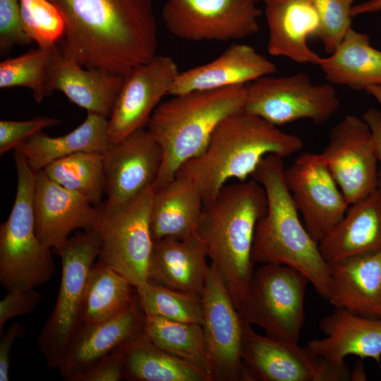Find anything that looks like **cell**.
<instances>
[{
    "mask_svg": "<svg viewBox=\"0 0 381 381\" xmlns=\"http://www.w3.org/2000/svg\"><path fill=\"white\" fill-rule=\"evenodd\" d=\"M123 379V358L118 351L114 350L73 381H119Z\"/></svg>",
    "mask_w": 381,
    "mask_h": 381,
    "instance_id": "cell-41",
    "label": "cell"
},
{
    "mask_svg": "<svg viewBox=\"0 0 381 381\" xmlns=\"http://www.w3.org/2000/svg\"><path fill=\"white\" fill-rule=\"evenodd\" d=\"M381 11V0H368L361 4H353L351 16H357Z\"/></svg>",
    "mask_w": 381,
    "mask_h": 381,
    "instance_id": "cell-44",
    "label": "cell"
},
{
    "mask_svg": "<svg viewBox=\"0 0 381 381\" xmlns=\"http://www.w3.org/2000/svg\"><path fill=\"white\" fill-rule=\"evenodd\" d=\"M25 333L24 327L18 322L11 324L6 332L1 334L0 381L9 380L10 352L14 341Z\"/></svg>",
    "mask_w": 381,
    "mask_h": 381,
    "instance_id": "cell-42",
    "label": "cell"
},
{
    "mask_svg": "<svg viewBox=\"0 0 381 381\" xmlns=\"http://www.w3.org/2000/svg\"><path fill=\"white\" fill-rule=\"evenodd\" d=\"M355 1V0H354Z\"/></svg>",
    "mask_w": 381,
    "mask_h": 381,
    "instance_id": "cell-48",
    "label": "cell"
},
{
    "mask_svg": "<svg viewBox=\"0 0 381 381\" xmlns=\"http://www.w3.org/2000/svg\"><path fill=\"white\" fill-rule=\"evenodd\" d=\"M284 174L304 226L319 243L343 217L349 205L320 153L303 152L284 169Z\"/></svg>",
    "mask_w": 381,
    "mask_h": 381,
    "instance_id": "cell-15",
    "label": "cell"
},
{
    "mask_svg": "<svg viewBox=\"0 0 381 381\" xmlns=\"http://www.w3.org/2000/svg\"><path fill=\"white\" fill-rule=\"evenodd\" d=\"M267 207L265 190L253 178L224 186L203 204L196 235L238 312L255 271L252 248L256 224Z\"/></svg>",
    "mask_w": 381,
    "mask_h": 381,
    "instance_id": "cell-2",
    "label": "cell"
},
{
    "mask_svg": "<svg viewBox=\"0 0 381 381\" xmlns=\"http://www.w3.org/2000/svg\"><path fill=\"white\" fill-rule=\"evenodd\" d=\"M109 204L126 202L153 187L162 163L161 148L147 128L111 143L103 154Z\"/></svg>",
    "mask_w": 381,
    "mask_h": 381,
    "instance_id": "cell-17",
    "label": "cell"
},
{
    "mask_svg": "<svg viewBox=\"0 0 381 381\" xmlns=\"http://www.w3.org/2000/svg\"><path fill=\"white\" fill-rule=\"evenodd\" d=\"M180 71L169 56L156 54L135 67L125 76L108 119L111 143H117L140 129L145 128L162 99L169 95Z\"/></svg>",
    "mask_w": 381,
    "mask_h": 381,
    "instance_id": "cell-16",
    "label": "cell"
},
{
    "mask_svg": "<svg viewBox=\"0 0 381 381\" xmlns=\"http://www.w3.org/2000/svg\"><path fill=\"white\" fill-rule=\"evenodd\" d=\"M380 186V187H381V185H380V186Z\"/></svg>",
    "mask_w": 381,
    "mask_h": 381,
    "instance_id": "cell-47",
    "label": "cell"
},
{
    "mask_svg": "<svg viewBox=\"0 0 381 381\" xmlns=\"http://www.w3.org/2000/svg\"><path fill=\"white\" fill-rule=\"evenodd\" d=\"M110 144L108 119L87 112L84 121L68 133L51 137L42 131L20 143L14 150L20 152L37 172L75 153L104 154Z\"/></svg>",
    "mask_w": 381,
    "mask_h": 381,
    "instance_id": "cell-28",
    "label": "cell"
},
{
    "mask_svg": "<svg viewBox=\"0 0 381 381\" xmlns=\"http://www.w3.org/2000/svg\"><path fill=\"white\" fill-rule=\"evenodd\" d=\"M54 47L32 49L18 56L2 61L0 88L26 87L32 91L37 102H42L49 97L47 87Z\"/></svg>",
    "mask_w": 381,
    "mask_h": 381,
    "instance_id": "cell-35",
    "label": "cell"
},
{
    "mask_svg": "<svg viewBox=\"0 0 381 381\" xmlns=\"http://www.w3.org/2000/svg\"><path fill=\"white\" fill-rule=\"evenodd\" d=\"M276 72V65L254 47L236 43L214 60L180 71L169 95L246 85V83Z\"/></svg>",
    "mask_w": 381,
    "mask_h": 381,
    "instance_id": "cell-22",
    "label": "cell"
},
{
    "mask_svg": "<svg viewBox=\"0 0 381 381\" xmlns=\"http://www.w3.org/2000/svg\"><path fill=\"white\" fill-rule=\"evenodd\" d=\"M116 350L123 356L127 380L212 381L201 368L155 345L144 332Z\"/></svg>",
    "mask_w": 381,
    "mask_h": 381,
    "instance_id": "cell-30",
    "label": "cell"
},
{
    "mask_svg": "<svg viewBox=\"0 0 381 381\" xmlns=\"http://www.w3.org/2000/svg\"><path fill=\"white\" fill-rule=\"evenodd\" d=\"M318 247L329 265L381 250V187L350 204Z\"/></svg>",
    "mask_w": 381,
    "mask_h": 381,
    "instance_id": "cell-24",
    "label": "cell"
},
{
    "mask_svg": "<svg viewBox=\"0 0 381 381\" xmlns=\"http://www.w3.org/2000/svg\"><path fill=\"white\" fill-rule=\"evenodd\" d=\"M139 305L145 315L202 325L200 297L147 280L135 286Z\"/></svg>",
    "mask_w": 381,
    "mask_h": 381,
    "instance_id": "cell-34",
    "label": "cell"
},
{
    "mask_svg": "<svg viewBox=\"0 0 381 381\" xmlns=\"http://www.w3.org/2000/svg\"><path fill=\"white\" fill-rule=\"evenodd\" d=\"M36 234L47 248L63 245L74 231L93 229L97 209L78 193L36 172L33 198Z\"/></svg>",
    "mask_w": 381,
    "mask_h": 381,
    "instance_id": "cell-19",
    "label": "cell"
},
{
    "mask_svg": "<svg viewBox=\"0 0 381 381\" xmlns=\"http://www.w3.org/2000/svg\"><path fill=\"white\" fill-rule=\"evenodd\" d=\"M365 91L375 98L381 109V87H372L366 89Z\"/></svg>",
    "mask_w": 381,
    "mask_h": 381,
    "instance_id": "cell-45",
    "label": "cell"
},
{
    "mask_svg": "<svg viewBox=\"0 0 381 381\" xmlns=\"http://www.w3.org/2000/svg\"><path fill=\"white\" fill-rule=\"evenodd\" d=\"M203 204L193 183L179 174L154 189L150 212L153 241L165 237L184 239L195 235Z\"/></svg>",
    "mask_w": 381,
    "mask_h": 381,
    "instance_id": "cell-27",
    "label": "cell"
},
{
    "mask_svg": "<svg viewBox=\"0 0 381 381\" xmlns=\"http://www.w3.org/2000/svg\"><path fill=\"white\" fill-rule=\"evenodd\" d=\"M321 22L318 37L330 54L351 28V7L354 0H310Z\"/></svg>",
    "mask_w": 381,
    "mask_h": 381,
    "instance_id": "cell-37",
    "label": "cell"
},
{
    "mask_svg": "<svg viewBox=\"0 0 381 381\" xmlns=\"http://www.w3.org/2000/svg\"><path fill=\"white\" fill-rule=\"evenodd\" d=\"M137 299L135 286L122 274L97 261L90 269L80 325L101 322L127 309Z\"/></svg>",
    "mask_w": 381,
    "mask_h": 381,
    "instance_id": "cell-31",
    "label": "cell"
},
{
    "mask_svg": "<svg viewBox=\"0 0 381 381\" xmlns=\"http://www.w3.org/2000/svg\"><path fill=\"white\" fill-rule=\"evenodd\" d=\"M268 28L267 51L300 64L318 66L321 57L308 44L318 37L319 15L310 0H264Z\"/></svg>",
    "mask_w": 381,
    "mask_h": 381,
    "instance_id": "cell-23",
    "label": "cell"
},
{
    "mask_svg": "<svg viewBox=\"0 0 381 381\" xmlns=\"http://www.w3.org/2000/svg\"><path fill=\"white\" fill-rule=\"evenodd\" d=\"M241 356L246 381H345L349 369H340L307 346L258 334L243 320Z\"/></svg>",
    "mask_w": 381,
    "mask_h": 381,
    "instance_id": "cell-11",
    "label": "cell"
},
{
    "mask_svg": "<svg viewBox=\"0 0 381 381\" xmlns=\"http://www.w3.org/2000/svg\"><path fill=\"white\" fill-rule=\"evenodd\" d=\"M150 187L121 204L102 202L97 207L93 229L100 238L98 261L125 277L135 287L148 280L153 239L150 212Z\"/></svg>",
    "mask_w": 381,
    "mask_h": 381,
    "instance_id": "cell-8",
    "label": "cell"
},
{
    "mask_svg": "<svg viewBox=\"0 0 381 381\" xmlns=\"http://www.w3.org/2000/svg\"><path fill=\"white\" fill-rule=\"evenodd\" d=\"M0 301V332H4L6 322L13 318L31 313L39 305L40 294L35 288L13 289Z\"/></svg>",
    "mask_w": 381,
    "mask_h": 381,
    "instance_id": "cell-40",
    "label": "cell"
},
{
    "mask_svg": "<svg viewBox=\"0 0 381 381\" xmlns=\"http://www.w3.org/2000/svg\"><path fill=\"white\" fill-rule=\"evenodd\" d=\"M328 301L354 314L381 318V250L330 264Z\"/></svg>",
    "mask_w": 381,
    "mask_h": 381,
    "instance_id": "cell-26",
    "label": "cell"
},
{
    "mask_svg": "<svg viewBox=\"0 0 381 381\" xmlns=\"http://www.w3.org/2000/svg\"><path fill=\"white\" fill-rule=\"evenodd\" d=\"M125 76L96 68H86L53 49L47 80L49 96L59 91L73 103L105 118L111 114Z\"/></svg>",
    "mask_w": 381,
    "mask_h": 381,
    "instance_id": "cell-20",
    "label": "cell"
},
{
    "mask_svg": "<svg viewBox=\"0 0 381 381\" xmlns=\"http://www.w3.org/2000/svg\"><path fill=\"white\" fill-rule=\"evenodd\" d=\"M320 154L349 205L379 187L373 135L363 118L344 116L331 130Z\"/></svg>",
    "mask_w": 381,
    "mask_h": 381,
    "instance_id": "cell-14",
    "label": "cell"
},
{
    "mask_svg": "<svg viewBox=\"0 0 381 381\" xmlns=\"http://www.w3.org/2000/svg\"><path fill=\"white\" fill-rule=\"evenodd\" d=\"M21 23L28 37L37 47L51 49L61 42L65 22L49 0H19Z\"/></svg>",
    "mask_w": 381,
    "mask_h": 381,
    "instance_id": "cell-36",
    "label": "cell"
},
{
    "mask_svg": "<svg viewBox=\"0 0 381 381\" xmlns=\"http://www.w3.org/2000/svg\"><path fill=\"white\" fill-rule=\"evenodd\" d=\"M17 189L7 219L0 225V282L7 291L36 288L49 282L56 269L51 248L35 231L33 207L36 172L13 152Z\"/></svg>",
    "mask_w": 381,
    "mask_h": 381,
    "instance_id": "cell-6",
    "label": "cell"
},
{
    "mask_svg": "<svg viewBox=\"0 0 381 381\" xmlns=\"http://www.w3.org/2000/svg\"><path fill=\"white\" fill-rule=\"evenodd\" d=\"M32 42L23 28L19 0H0V54Z\"/></svg>",
    "mask_w": 381,
    "mask_h": 381,
    "instance_id": "cell-38",
    "label": "cell"
},
{
    "mask_svg": "<svg viewBox=\"0 0 381 381\" xmlns=\"http://www.w3.org/2000/svg\"><path fill=\"white\" fill-rule=\"evenodd\" d=\"M99 250L100 238L93 229L75 231L63 245L53 249L61 260L59 291L37 339L49 368H59L69 341L80 325L87 280Z\"/></svg>",
    "mask_w": 381,
    "mask_h": 381,
    "instance_id": "cell-7",
    "label": "cell"
},
{
    "mask_svg": "<svg viewBox=\"0 0 381 381\" xmlns=\"http://www.w3.org/2000/svg\"><path fill=\"white\" fill-rule=\"evenodd\" d=\"M318 66L331 84L353 90L381 87V51L370 45L368 35L352 27Z\"/></svg>",
    "mask_w": 381,
    "mask_h": 381,
    "instance_id": "cell-29",
    "label": "cell"
},
{
    "mask_svg": "<svg viewBox=\"0 0 381 381\" xmlns=\"http://www.w3.org/2000/svg\"><path fill=\"white\" fill-rule=\"evenodd\" d=\"M319 327L326 337L308 341L306 345L315 354L340 369H349L344 359L350 355L373 358L381 368V318L335 308L320 320Z\"/></svg>",
    "mask_w": 381,
    "mask_h": 381,
    "instance_id": "cell-21",
    "label": "cell"
},
{
    "mask_svg": "<svg viewBox=\"0 0 381 381\" xmlns=\"http://www.w3.org/2000/svg\"><path fill=\"white\" fill-rule=\"evenodd\" d=\"M340 105L329 83L313 84L309 75H267L246 85L244 110L279 126L300 119L327 122Z\"/></svg>",
    "mask_w": 381,
    "mask_h": 381,
    "instance_id": "cell-10",
    "label": "cell"
},
{
    "mask_svg": "<svg viewBox=\"0 0 381 381\" xmlns=\"http://www.w3.org/2000/svg\"><path fill=\"white\" fill-rule=\"evenodd\" d=\"M201 299L202 326L214 381H246L241 356L243 320L211 262Z\"/></svg>",
    "mask_w": 381,
    "mask_h": 381,
    "instance_id": "cell-13",
    "label": "cell"
},
{
    "mask_svg": "<svg viewBox=\"0 0 381 381\" xmlns=\"http://www.w3.org/2000/svg\"><path fill=\"white\" fill-rule=\"evenodd\" d=\"M308 277L282 264L266 263L255 270L241 318L265 334L298 344L304 323V301Z\"/></svg>",
    "mask_w": 381,
    "mask_h": 381,
    "instance_id": "cell-9",
    "label": "cell"
},
{
    "mask_svg": "<svg viewBox=\"0 0 381 381\" xmlns=\"http://www.w3.org/2000/svg\"><path fill=\"white\" fill-rule=\"evenodd\" d=\"M45 174L65 188L79 194L95 207L105 193L103 154L78 152L44 168Z\"/></svg>",
    "mask_w": 381,
    "mask_h": 381,
    "instance_id": "cell-33",
    "label": "cell"
},
{
    "mask_svg": "<svg viewBox=\"0 0 381 381\" xmlns=\"http://www.w3.org/2000/svg\"><path fill=\"white\" fill-rule=\"evenodd\" d=\"M258 2L263 1L264 0H256Z\"/></svg>",
    "mask_w": 381,
    "mask_h": 381,
    "instance_id": "cell-46",
    "label": "cell"
},
{
    "mask_svg": "<svg viewBox=\"0 0 381 381\" xmlns=\"http://www.w3.org/2000/svg\"><path fill=\"white\" fill-rule=\"evenodd\" d=\"M195 234L179 239L165 237L153 242L148 280L201 298L210 264Z\"/></svg>",
    "mask_w": 381,
    "mask_h": 381,
    "instance_id": "cell-25",
    "label": "cell"
},
{
    "mask_svg": "<svg viewBox=\"0 0 381 381\" xmlns=\"http://www.w3.org/2000/svg\"><path fill=\"white\" fill-rule=\"evenodd\" d=\"M56 118L37 116L27 121H0V155L13 150L31 135L61 123Z\"/></svg>",
    "mask_w": 381,
    "mask_h": 381,
    "instance_id": "cell-39",
    "label": "cell"
},
{
    "mask_svg": "<svg viewBox=\"0 0 381 381\" xmlns=\"http://www.w3.org/2000/svg\"><path fill=\"white\" fill-rule=\"evenodd\" d=\"M65 22L59 43L86 68L126 76L157 54V24L151 0H49Z\"/></svg>",
    "mask_w": 381,
    "mask_h": 381,
    "instance_id": "cell-1",
    "label": "cell"
},
{
    "mask_svg": "<svg viewBox=\"0 0 381 381\" xmlns=\"http://www.w3.org/2000/svg\"><path fill=\"white\" fill-rule=\"evenodd\" d=\"M284 169L282 158L270 155L251 175L263 187L267 202L266 212L256 224L252 260L254 263L282 264L299 270L328 301L330 267L300 219L285 183Z\"/></svg>",
    "mask_w": 381,
    "mask_h": 381,
    "instance_id": "cell-4",
    "label": "cell"
},
{
    "mask_svg": "<svg viewBox=\"0 0 381 381\" xmlns=\"http://www.w3.org/2000/svg\"><path fill=\"white\" fill-rule=\"evenodd\" d=\"M256 0H166L162 17L175 37L189 40H242L259 30Z\"/></svg>",
    "mask_w": 381,
    "mask_h": 381,
    "instance_id": "cell-12",
    "label": "cell"
},
{
    "mask_svg": "<svg viewBox=\"0 0 381 381\" xmlns=\"http://www.w3.org/2000/svg\"><path fill=\"white\" fill-rule=\"evenodd\" d=\"M246 85L193 91L161 102L147 128L159 145L162 163L153 188L174 179L180 167L200 154L217 126L244 109Z\"/></svg>",
    "mask_w": 381,
    "mask_h": 381,
    "instance_id": "cell-5",
    "label": "cell"
},
{
    "mask_svg": "<svg viewBox=\"0 0 381 381\" xmlns=\"http://www.w3.org/2000/svg\"><path fill=\"white\" fill-rule=\"evenodd\" d=\"M363 120L369 126L374 143L376 155L378 161V179L379 186L381 185V112L380 111L370 108L365 111L363 116Z\"/></svg>",
    "mask_w": 381,
    "mask_h": 381,
    "instance_id": "cell-43",
    "label": "cell"
},
{
    "mask_svg": "<svg viewBox=\"0 0 381 381\" xmlns=\"http://www.w3.org/2000/svg\"><path fill=\"white\" fill-rule=\"evenodd\" d=\"M302 147L298 136L243 109L224 119L204 150L184 163L176 174L193 183L205 203L228 180H247L265 157L273 155L283 159Z\"/></svg>",
    "mask_w": 381,
    "mask_h": 381,
    "instance_id": "cell-3",
    "label": "cell"
},
{
    "mask_svg": "<svg viewBox=\"0 0 381 381\" xmlns=\"http://www.w3.org/2000/svg\"><path fill=\"white\" fill-rule=\"evenodd\" d=\"M145 314L137 299L109 319L81 324L71 337L57 368L65 380L73 381L121 344L143 333Z\"/></svg>",
    "mask_w": 381,
    "mask_h": 381,
    "instance_id": "cell-18",
    "label": "cell"
},
{
    "mask_svg": "<svg viewBox=\"0 0 381 381\" xmlns=\"http://www.w3.org/2000/svg\"><path fill=\"white\" fill-rule=\"evenodd\" d=\"M143 332L157 346L208 373L212 368L202 326L145 315Z\"/></svg>",
    "mask_w": 381,
    "mask_h": 381,
    "instance_id": "cell-32",
    "label": "cell"
}]
</instances>
